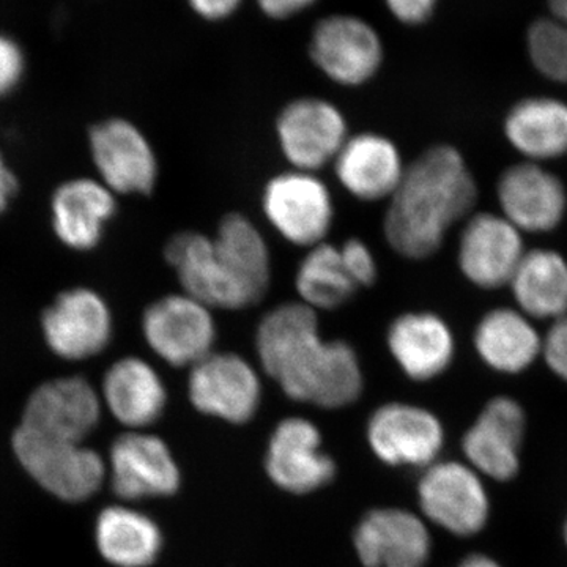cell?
<instances>
[{
	"mask_svg": "<svg viewBox=\"0 0 567 567\" xmlns=\"http://www.w3.org/2000/svg\"><path fill=\"white\" fill-rule=\"evenodd\" d=\"M309 55L328 80L360 87L382 69L385 48L382 37L363 18L331 14L317 22Z\"/></svg>",
	"mask_w": 567,
	"mask_h": 567,
	"instance_id": "cell-6",
	"label": "cell"
},
{
	"mask_svg": "<svg viewBox=\"0 0 567 567\" xmlns=\"http://www.w3.org/2000/svg\"><path fill=\"white\" fill-rule=\"evenodd\" d=\"M102 415L100 395L82 377H65L37 388L20 427L50 439L82 443Z\"/></svg>",
	"mask_w": 567,
	"mask_h": 567,
	"instance_id": "cell-12",
	"label": "cell"
},
{
	"mask_svg": "<svg viewBox=\"0 0 567 567\" xmlns=\"http://www.w3.org/2000/svg\"><path fill=\"white\" fill-rule=\"evenodd\" d=\"M256 350L265 372L295 401L341 409L363 391L353 347L342 339H323L319 312L301 301H287L262 317Z\"/></svg>",
	"mask_w": 567,
	"mask_h": 567,
	"instance_id": "cell-1",
	"label": "cell"
},
{
	"mask_svg": "<svg viewBox=\"0 0 567 567\" xmlns=\"http://www.w3.org/2000/svg\"><path fill=\"white\" fill-rule=\"evenodd\" d=\"M514 297L528 316L561 319L567 312V262L558 252L535 249L522 257L511 279Z\"/></svg>",
	"mask_w": 567,
	"mask_h": 567,
	"instance_id": "cell-28",
	"label": "cell"
},
{
	"mask_svg": "<svg viewBox=\"0 0 567 567\" xmlns=\"http://www.w3.org/2000/svg\"><path fill=\"white\" fill-rule=\"evenodd\" d=\"M425 517L457 536H472L486 527L491 505L483 481L458 462L431 465L420 483Z\"/></svg>",
	"mask_w": 567,
	"mask_h": 567,
	"instance_id": "cell-11",
	"label": "cell"
},
{
	"mask_svg": "<svg viewBox=\"0 0 567 567\" xmlns=\"http://www.w3.org/2000/svg\"><path fill=\"white\" fill-rule=\"evenodd\" d=\"M525 424L524 410L514 399L488 402L462 445L470 464L496 481L513 480L520 466Z\"/></svg>",
	"mask_w": 567,
	"mask_h": 567,
	"instance_id": "cell-20",
	"label": "cell"
},
{
	"mask_svg": "<svg viewBox=\"0 0 567 567\" xmlns=\"http://www.w3.org/2000/svg\"><path fill=\"white\" fill-rule=\"evenodd\" d=\"M524 256L517 227L502 216L480 213L461 235L458 267L468 281L483 289H498L511 282Z\"/></svg>",
	"mask_w": 567,
	"mask_h": 567,
	"instance_id": "cell-16",
	"label": "cell"
},
{
	"mask_svg": "<svg viewBox=\"0 0 567 567\" xmlns=\"http://www.w3.org/2000/svg\"><path fill=\"white\" fill-rule=\"evenodd\" d=\"M498 199L507 221L528 233L555 229L567 207L561 181L533 163L517 164L502 175Z\"/></svg>",
	"mask_w": 567,
	"mask_h": 567,
	"instance_id": "cell-22",
	"label": "cell"
},
{
	"mask_svg": "<svg viewBox=\"0 0 567 567\" xmlns=\"http://www.w3.org/2000/svg\"><path fill=\"white\" fill-rule=\"evenodd\" d=\"M212 238L216 264L241 308L259 303L271 282V254L262 233L248 216L229 213L219 221Z\"/></svg>",
	"mask_w": 567,
	"mask_h": 567,
	"instance_id": "cell-13",
	"label": "cell"
},
{
	"mask_svg": "<svg viewBox=\"0 0 567 567\" xmlns=\"http://www.w3.org/2000/svg\"><path fill=\"white\" fill-rule=\"evenodd\" d=\"M141 327L152 352L174 368L199 363L213 352L218 336L213 309L183 292L148 305Z\"/></svg>",
	"mask_w": 567,
	"mask_h": 567,
	"instance_id": "cell-5",
	"label": "cell"
},
{
	"mask_svg": "<svg viewBox=\"0 0 567 567\" xmlns=\"http://www.w3.org/2000/svg\"><path fill=\"white\" fill-rule=\"evenodd\" d=\"M13 450L25 472L44 491L66 502L89 498L106 476L103 458L82 443L50 439L18 427Z\"/></svg>",
	"mask_w": 567,
	"mask_h": 567,
	"instance_id": "cell-3",
	"label": "cell"
},
{
	"mask_svg": "<svg viewBox=\"0 0 567 567\" xmlns=\"http://www.w3.org/2000/svg\"><path fill=\"white\" fill-rule=\"evenodd\" d=\"M100 182L117 196H148L158 181V159L151 142L126 118H107L89 133Z\"/></svg>",
	"mask_w": 567,
	"mask_h": 567,
	"instance_id": "cell-9",
	"label": "cell"
},
{
	"mask_svg": "<svg viewBox=\"0 0 567 567\" xmlns=\"http://www.w3.org/2000/svg\"><path fill=\"white\" fill-rule=\"evenodd\" d=\"M279 147L293 169L317 173L333 163L349 140L342 111L319 96H301L287 103L276 122Z\"/></svg>",
	"mask_w": 567,
	"mask_h": 567,
	"instance_id": "cell-7",
	"label": "cell"
},
{
	"mask_svg": "<svg viewBox=\"0 0 567 567\" xmlns=\"http://www.w3.org/2000/svg\"><path fill=\"white\" fill-rule=\"evenodd\" d=\"M388 11L404 25H423L434 17L439 0H383Z\"/></svg>",
	"mask_w": 567,
	"mask_h": 567,
	"instance_id": "cell-34",
	"label": "cell"
},
{
	"mask_svg": "<svg viewBox=\"0 0 567 567\" xmlns=\"http://www.w3.org/2000/svg\"><path fill=\"white\" fill-rule=\"evenodd\" d=\"M103 399L115 420L132 429L145 427L158 420L166 405L162 377L141 358H122L107 369Z\"/></svg>",
	"mask_w": 567,
	"mask_h": 567,
	"instance_id": "cell-24",
	"label": "cell"
},
{
	"mask_svg": "<svg viewBox=\"0 0 567 567\" xmlns=\"http://www.w3.org/2000/svg\"><path fill=\"white\" fill-rule=\"evenodd\" d=\"M342 264L352 281L360 287L372 286L379 278V267L374 252L360 238H349L342 246H339Z\"/></svg>",
	"mask_w": 567,
	"mask_h": 567,
	"instance_id": "cell-31",
	"label": "cell"
},
{
	"mask_svg": "<svg viewBox=\"0 0 567 567\" xmlns=\"http://www.w3.org/2000/svg\"><path fill=\"white\" fill-rule=\"evenodd\" d=\"M477 186L461 153L435 145L405 167L383 219L386 244L399 256H434L447 230L475 207Z\"/></svg>",
	"mask_w": 567,
	"mask_h": 567,
	"instance_id": "cell-2",
	"label": "cell"
},
{
	"mask_svg": "<svg viewBox=\"0 0 567 567\" xmlns=\"http://www.w3.org/2000/svg\"><path fill=\"white\" fill-rule=\"evenodd\" d=\"M256 2L265 17L275 21H286L311 9L317 0H256Z\"/></svg>",
	"mask_w": 567,
	"mask_h": 567,
	"instance_id": "cell-36",
	"label": "cell"
},
{
	"mask_svg": "<svg viewBox=\"0 0 567 567\" xmlns=\"http://www.w3.org/2000/svg\"><path fill=\"white\" fill-rule=\"evenodd\" d=\"M96 546L111 565L145 567L162 548V533L155 522L125 506H112L96 518Z\"/></svg>",
	"mask_w": 567,
	"mask_h": 567,
	"instance_id": "cell-26",
	"label": "cell"
},
{
	"mask_svg": "<svg viewBox=\"0 0 567 567\" xmlns=\"http://www.w3.org/2000/svg\"><path fill=\"white\" fill-rule=\"evenodd\" d=\"M505 130L522 155L558 158L567 153V104L554 99L524 100L511 110Z\"/></svg>",
	"mask_w": 567,
	"mask_h": 567,
	"instance_id": "cell-27",
	"label": "cell"
},
{
	"mask_svg": "<svg viewBox=\"0 0 567 567\" xmlns=\"http://www.w3.org/2000/svg\"><path fill=\"white\" fill-rule=\"evenodd\" d=\"M241 3L244 0H188L193 13L208 22L229 20L240 9Z\"/></svg>",
	"mask_w": 567,
	"mask_h": 567,
	"instance_id": "cell-35",
	"label": "cell"
},
{
	"mask_svg": "<svg viewBox=\"0 0 567 567\" xmlns=\"http://www.w3.org/2000/svg\"><path fill=\"white\" fill-rule=\"evenodd\" d=\"M391 357L409 379L427 382L453 363L456 342L445 320L432 312H405L388 328Z\"/></svg>",
	"mask_w": 567,
	"mask_h": 567,
	"instance_id": "cell-23",
	"label": "cell"
},
{
	"mask_svg": "<svg viewBox=\"0 0 567 567\" xmlns=\"http://www.w3.org/2000/svg\"><path fill=\"white\" fill-rule=\"evenodd\" d=\"M51 213L52 230L66 248L92 251L117 213V199L100 181L71 178L52 194Z\"/></svg>",
	"mask_w": 567,
	"mask_h": 567,
	"instance_id": "cell-21",
	"label": "cell"
},
{
	"mask_svg": "<svg viewBox=\"0 0 567 567\" xmlns=\"http://www.w3.org/2000/svg\"><path fill=\"white\" fill-rule=\"evenodd\" d=\"M565 536H566V543H567V522H566V527H565Z\"/></svg>",
	"mask_w": 567,
	"mask_h": 567,
	"instance_id": "cell-40",
	"label": "cell"
},
{
	"mask_svg": "<svg viewBox=\"0 0 567 567\" xmlns=\"http://www.w3.org/2000/svg\"><path fill=\"white\" fill-rule=\"evenodd\" d=\"M17 175L7 166L2 153H0V216L10 207L11 200L18 193Z\"/></svg>",
	"mask_w": 567,
	"mask_h": 567,
	"instance_id": "cell-37",
	"label": "cell"
},
{
	"mask_svg": "<svg viewBox=\"0 0 567 567\" xmlns=\"http://www.w3.org/2000/svg\"><path fill=\"white\" fill-rule=\"evenodd\" d=\"M548 368L567 382V317H561L548 331L543 344Z\"/></svg>",
	"mask_w": 567,
	"mask_h": 567,
	"instance_id": "cell-33",
	"label": "cell"
},
{
	"mask_svg": "<svg viewBox=\"0 0 567 567\" xmlns=\"http://www.w3.org/2000/svg\"><path fill=\"white\" fill-rule=\"evenodd\" d=\"M333 166L336 178L350 196L379 203L393 196L406 164L390 137L368 132L349 136Z\"/></svg>",
	"mask_w": 567,
	"mask_h": 567,
	"instance_id": "cell-17",
	"label": "cell"
},
{
	"mask_svg": "<svg viewBox=\"0 0 567 567\" xmlns=\"http://www.w3.org/2000/svg\"><path fill=\"white\" fill-rule=\"evenodd\" d=\"M533 65L548 80L567 82V24L555 18L532 22L527 35Z\"/></svg>",
	"mask_w": 567,
	"mask_h": 567,
	"instance_id": "cell-30",
	"label": "cell"
},
{
	"mask_svg": "<svg viewBox=\"0 0 567 567\" xmlns=\"http://www.w3.org/2000/svg\"><path fill=\"white\" fill-rule=\"evenodd\" d=\"M189 399L199 412L240 424L260 404L259 375L240 354L212 352L189 372Z\"/></svg>",
	"mask_w": 567,
	"mask_h": 567,
	"instance_id": "cell-10",
	"label": "cell"
},
{
	"mask_svg": "<svg viewBox=\"0 0 567 567\" xmlns=\"http://www.w3.org/2000/svg\"><path fill=\"white\" fill-rule=\"evenodd\" d=\"M262 208L276 233L300 248L323 244L333 226V196L315 173L275 175L265 185Z\"/></svg>",
	"mask_w": 567,
	"mask_h": 567,
	"instance_id": "cell-4",
	"label": "cell"
},
{
	"mask_svg": "<svg viewBox=\"0 0 567 567\" xmlns=\"http://www.w3.org/2000/svg\"><path fill=\"white\" fill-rule=\"evenodd\" d=\"M550 17L567 24V0H548Z\"/></svg>",
	"mask_w": 567,
	"mask_h": 567,
	"instance_id": "cell-39",
	"label": "cell"
},
{
	"mask_svg": "<svg viewBox=\"0 0 567 567\" xmlns=\"http://www.w3.org/2000/svg\"><path fill=\"white\" fill-rule=\"evenodd\" d=\"M377 457L390 465H431L443 447V427L421 406L393 402L380 406L368 425Z\"/></svg>",
	"mask_w": 567,
	"mask_h": 567,
	"instance_id": "cell-14",
	"label": "cell"
},
{
	"mask_svg": "<svg viewBox=\"0 0 567 567\" xmlns=\"http://www.w3.org/2000/svg\"><path fill=\"white\" fill-rule=\"evenodd\" d=\"M457 567H502L486 555L475 554L466 557Z\"/></svg>",
	"mask_w": 567,
	"mask_h": 567,
	"instance_id": "cell-38",
	"label": "cell"
},
{
	"mask_svg": "<svg viewBox=\"0 0 567 567\" xmlns=\"http://www.w3.org/2000/svg\"><path fill=\"white\" fill-rule=\"evenodd\" d=\"M112 331L110 306L89 287L63 290L41 315L44 342L63 360H87L102 353L110 346Z\"/></svg>",
	"mask_w": 567,
	"mask_h": 567,
	"instance_id": "cell-8",
	"label": "cell"
},
{
	"mask_svg": "<svg viewBox=\"0 0 567 567\" xmlns=\"http://www.w3.org/2000/svg\"><path fill=\"white\" fill-rule=\"evenodd\" d=\"M475 346L484 363L506 374L525 371L543 349L533 324L511 309H496L481 320Z\"/></svg>",
	"mask_w": 567,
	"mask_h": 567,
	"instance_id": "cell-25",
	"label": "cell"
},
{
	"mask_svg": "<svg viewBox=\"0 0 567 567\" xmlns=\"http://www.w3.org/2000/svg\"><path fill=\"white\" fill-rule=\"evenodd\" d=\"M24 74V55L17 41L0 35V96L18 87Z\"/></svg>",
	"mask_w": 567,
	"mask_h": 567,
	"instance_id": "cell-32",
	"label": "cell"
},
{
	"mask_svg": "<svg viewBox=\"0 0 567 567\" xmlns=\"http://www.w3.org/2000/svg\"><path fill=\"white\" fill-rule=\"evenodd\" d=\"M295 289L301 303L319 311H334L352 300L358 286L347 274L339 246L323 244L308 249L297 274Z\"/></svg>",
	"mask_w": 567,
	"mask_h": 567,
	"instance_id": "cell-29",
	"label": "cell"
},
{
	"mask_svg": "<svg viewBox=\"0 0 567 567\" xmlns=\"http://www.w3.org/2000/svg\"><path fill=\"white\" fill-rule=\"evenodd\" d=\"M319 429L303 417H287L276 427L267 454V472L276 486L309 494L333 480L336 465L323 453Z\"/></svg>",
	"mask_w": 567,
	"mask_h": 567,
	"instance_id": "cell-15",
	"label": "cell"
},
{
	"mask_svg": "<svg viewBox=\"0 0 567 567\" xmlns=\"http://www.w3.org/2000/svg\"><path fill=\"white\" fill-rule=\"evenodd\" d=\"M112 487L123 499L174 494L181 473L166 443L155 435L128 432L111 447Z\"/></svg>",
	"mask_w": 567,
	"mask_h": 567,
	"instance_id": "cell-18",
	"label": "cell"
},
{
	"mask_svg": "<svg viewBox=\"0 0 567 567\" xmlns=\"http://www.w3.org/2000/svg\"><path fill=\"white\" fill-rule=\"evenodd\" d=\"M354 547L365 567H424L431 557V535L415 514L377 509L358 525Z\"/></svg>",
	"mask_w": 567,
	"mask_h": 567,
	"instance_id": "cell-19",
	"label": "cell"
}]
</instances>
